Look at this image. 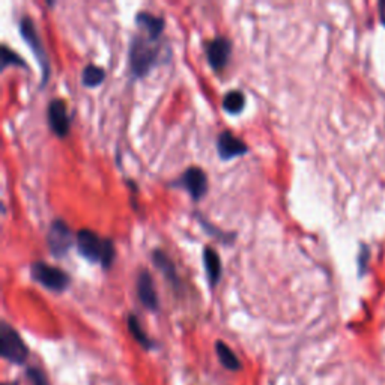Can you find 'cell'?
<instances>
[{"instance_id": "11", "label": "cell", "mask_w": 385, "mask_h": 385, "mask_svg": "<svg viewBox=\"0 0 385 385\" xmlns=\"http://www.w3.org/2000/svg\"><path fill=\"white\" fill-rule=\"evenodd\" d=\"M136 23L139 26V29L142 31L143 35H146L149 40L157 42L159 36L166 29V22L163 17L154 15L148 11H140L136 15Z\"/></svg>"}, {"instance_id": "4", "label": "cell", "mask_w": 385, "mask_h": 385, "mask_svg": "<svg viewBox=\"0 0 385 385\" xmlns=\"http://www.w3.org/2000/svg\"><path fill=\"white\" fill-rule=\"evenodd\" d=\"M0 355L6 361L20 366L24 364L29 356V349H27L22 336L6 322L0 325Z\"/></svg>"}, {"instance_id": "18", "label": "cell", "mask_w": 385, "mask_h": 385, "mask_svg": "<svg viewBox=\"0 0 385 385\" xmlns=\"http://www.w3.org/2000/svg\"><path fill=\"white\" fill-rule=\"evenodd\" d=\"M128 330H129V334L133 336V339L142 346L145 347V349H152L154 347V342L149 339L148 334L143 331L142 325H140L139 319L136 315H129L128 316Z\"/></svg>"}, {"instance_id": "10", "label": "cell", "mask_w": 385, "mask_h": 385, "mask_svg": "<svg viewBox=\"0 0 385 385\" xmlns=\"http://www.w3.org/2000/svg\"><path fill=\"white\" fill-rule=\"evenodd\" d=\"M217 151L220 158L226 162V159L246 155L249 152V146L232 131H223L217 139Z\"/></svg>"}, {"instance_id": "5", "label": "cell", "mask_w": 385, "mask_h": 385, "mask_svg": "<svg viewBox=\"0 0 385 385\" xmlns=\"http://www.w3.org/2000/svg\"><path fill=\"white\" fill-rule=\"evenodd\" d=\"M31 276L41 286L52 290V292H63L71 283L70 276L58 267H52L45 262H35L31 267Z\"/></svg>"}, {"instance_id": "19", "label": "cell", "mask_w": 385, "mask_h": 385, "mask_svg": "<svg viewBox=\"0 0 385 385\" xmlns=\"http://www.w3.org/2000/svg\"><path fill=\"white\" fill-rule=\"evenodd\" d=\"M2 65L3 68L9 67V65H13V67H26V63L20 56H18L15 52L9 50L6 45H2Z\"/></svg>"}, {"instance_id": "20", "label": "cell", "mask_w": 385, "mask_h": 385, "mask_svg": "<svg viewBox=\"0 0 385 385\" xmlns=\"http://www.w3.org/2000/svg\"><path fill=\"white\" fill-rule=\"evenodd\" d=\"M27 378H29L31 385H49L45 373L38 368H29L27 369Z\"/></svg>"}, {"instance_id": "13", "label": "cell", "mask_w": 385, "mask_h": 385, "mask_svg": "<svg viewBox=\"0 0 385 385\" xmlns=\"http://www.w3.org/2000/svg\"><path fill=\"white\" fill-rule=\"evenodd\" d=\"M203 264H205V271H206V277H208L210 286L214 288L215 285H219L220 277H221V259L217 255L212 247L206 246L203 249Z\"/></svg>"}, {"instance_id": "6", "label": "cell", "mask_w": 385, "mask_h": 385, "mask_svg": "<svg viewBox=\"0 0 385 385\" xmlns=\"http://www.w3.org/2000/svg\"><path fill=\"white\" fill-rule=\"evenodd\" d=\"M74 237L70 226L62 219L52 221L49 233H47V246L54 258H63L71 250Z\"/></svg>"}, {"instance_id": "9", "label": "cell", "mask_w": 385, "mask_h": 385, "mask_svg": "<svg viewBox=\"0 0 385 385\" xmlns=\"http://www.w3.org/2000/svg\"><path fill=\"white\" fill-rule=\"evenodd\" d=\"M230 52H232V44L228 38L217 36V38L210 41L206 44V59H208L210 67L217 72L223 71L229 62Z\"/></svg>"}, {"instance_id": "3", "label": "cell", "mask_w": 385, "mask_h": 385, "mask_svg": "<svg viewBox=\"0 0 385 385\" xmlns=\"http://www.w3.org/2000/svg\"><path fill=\"white\" fill-rule=\"evenodd\" d=\"M20 35L23 41L31 47L36 61H38L40 67H41V71H42V88L47 84V81H49L50 79V72H52V67H50V59H49V54H47L45 49H44V44L41 41V36L38 33V31H36L35 27V23L31 17H22L20 20Z\"/></svg>"}, {"instance_id": "15", "label": "cell", "mask_w": 385, "mask_h": 385, "mask_svg": "<svg viewBox=\"0 0 385 385\" xmlns=\"http://www.w3.org/2000/svg\"><path fill=\"white\" fill-rule=\"evenodd\" d=\"M215 351H217V355H219V360L220 363L226 368L228 370H232V372H237L241 369V361L238 360V356L235 355V352L230 349V347L219 340L217 343H215Z\"/></svg>"}, {"instance_id": "22", "label": "cell", "mask_w": 385, "mask_h": 385, "mask_svg": "<svg viewBox=\"0 0 385 385\" xmlns=\"http://www.w3.org/2000/svg\"><path fill=\"white\" fill-rule=\"evenodd\" d=\"M2 385H18L17 382H14V384H8V382H5V384H2Z\"/></svg>"}, {"instance_id": "1", "label": "cell", "mask_w": 385, "mask_h": 385, "mask_svg": "<svg viewBox=\"0 0 385 385\" xmlns=\"http://www.w3.org/2000/svg\"><path fill=\"white\" fill-rule=\"evenodd\" d=\"M77 250L91 264H101L104 269H109L116 258L115 244L111 239L100 238L98 235L91 229H80L76 237Z\"/></svg>"}, {"instance_id": "16", "label": "cell", "mask_w": 385, "mask_h": 385, "mask_svg": "<svg viewBox=\"0 0 385 385\" xmlns=\"http://www.w3.org/2000/svg\"><path fill=\"white\" fill-rule=\"evenodd\" d=\"M246 106V95L238 89L229 91L223 98V109L230 115H238Z\"/></svg>"}, {"instance_id": "14", "label": "cell", "mask_w": 385, "mask_h": 385, "mask_svg": "<svg viewBox=\"0 0 385 385\" xmlns=\"http://www.w3.org/2000/svg\"><path fill=\"white\" fill-rule=\"evenodd\" d=\"M152 260L155 267L163 272L166 280H168V283H172L175 288L180 286V277H178V272H176V268L173 265V262L171 260V258H168L164 251L162 250H154L152 251Z\"/></svg>"}, {"instance_id": "21", "label": "cell", "mask_w": 385, "mask_h": 385, "mask_svg": "<svg viewBox=\"0 0 385 385\" xmlns=\"http://www.w3.org/2000/svg\"><path fill=\"white\" fill-rule=\"evenodd\" d=\"M369 247L368 246H361V251H360V256H359V267H360V274H363L366 267H368V262H369Z\"/></svg>"}, {"instance_id": "8", "label": "cell", "mask_w": 385, "mask_h": 385, "mask_svg": "<svg viewBox=\"0 0 385 385\" xmlns=\"http://www.w3.org/2000/svg\"><path fill=\"white\" fill-rule=\"evenodd\" d=\"M47 118L53 133L58 137H67L71 129V119L68 115L67 102L61 98H54L47 107Z\"/></svg>"}, {"instance_id": "17", "label": "cell", "mask_w": 385, "mask_h": 385, "mask_svg": "<svg viewBox=\"0 0 385 385\" xmlns=\"http://www.w3.org/2000/svg\"><path fill=\"white\" fill-rule=\"evenodd\" d=\"M104 80H106V71L101 67H98V65L89 63L84 67L81 72V83L83 86L86 88H95Z\"/></svg>"}, {"instance_id": "2", "label": "cell", "mask_w": 385, "mask_h": 385, "mask_svg": "<svg viewBox=\"0 0 385 385\" xmlns=\"http://www.w3.org/2000/svg\"><path fill=\"white\" fill-rule=\"evenodd\" d=\"M159 49L157 42L151 41L143 33L134 35L129 47V67L133 76L137 79L146 77L158 59Z\"/></svg>"}, {"instance_id": "7", "label": "cell", "mask_w": 385, "mask_h": 385, "mask_svg": "<svg viewBox=\"0 0 385 385\" xmlns=\"http://www.w3.org/2000/svg\"><path fill=\"white\" fill-rule=\"evenodd\" d=\"M171 185L187 190L193 201L199 202L206 194V191H208V176H206L201 167L191 166L182 173L180 180H176Z\"/></svg>"}, {"instance_id": "12", "label": "cell", "mask_w": 385, "mask_h": 385, "mask_svg": "<svg viewBox=\"0 0 385 385\" xmlns=\"http://www.w3.org/2000/svg\"><path fill=\"white\" fill-rule=\"evenodd\" d=\"M137 295L140 303H142L148 310L155 312L158 310V295L154 288V280L149 274V271H140L137 278Z\"/></svg>"}]
</instances>
